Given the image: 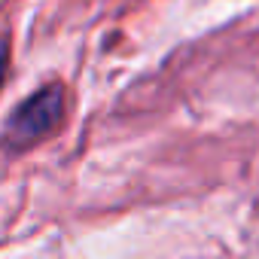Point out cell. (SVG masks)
<instances>
[{
  "label": "cell",
  "instance_id": "cell-1",
  "mask_svg": "<svg viewBox=\"0 0 259 259\" xmlns=\"http://www.w3.org/2000/svg\"><path fill=\"white\" fill-rule=\"evenodd\" d=\"M64 116V92L61 85H46L34 98H28L7 122V141L13 147H31L49 138Z\"/></svg>",
  "mask_w": 259,
  "mask_h": 259
},
{
  "label": "cell",
  "instance_id": "cell-2",
  "mask_svg": "<svg viewBox=\"0 0 259 259\" xmlns=\"http://www.w3.org/2000/svg\"><path fill=\"white\" fill-rule=\"evenodd\" d=\"M7 64H10V49H7V40H0V79L7 76Z\"/></svg>",
  "mask_w": 259,
  "mask_h": 259
}]
</instances>
